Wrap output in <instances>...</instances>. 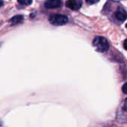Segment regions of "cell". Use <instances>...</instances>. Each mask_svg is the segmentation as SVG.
I'll return each instance as SVG.
<instances>
[{
  "label": "cell",
  "mask_w": 127,
  "mask_h": 127,
  "mask_svg": "<svg viewBox=\"0 0 127 127\" xmlns=\"http://www.w3.org/2000/svg\"><path fill=\"white\" fill-rule=\"evenodd\" d=\"M93 45L99 52H106L109 48L107 39L103 36H96L93 40Z\"/></svg>",
  "instance_id": "6da1fadb"
},
{
  "label": "cell",
  "mask_w": 127,
  "mask_h": 127,
  "mask_svg": "<svg viewBox=\"0 0 127 127\" xmlns=\"http://www.w3.org/2000/svg\"><path fill=\"white\" fill-rule=\"evenodd\" d=\"M68 19L66 16L62 15V14H53L50 16L49 17V22L51 24L56 25V26H60L65 25L68 22Z\"/></svg>",
  "instance_id": "7a4b0ae2"
},
{
  "label": "cell",
  "mask_w": 127,
  "mask_h": 127,
  "mask_svg": "<svg viewBox=\"0 0 127 127\" xmlns=\"http://www.w3.org/2000/svg\"><path fill=\"white\" fill-rule=\"evenodd\" d=\"M65 5L71 10H77L82 7L83 2L81 0H68Z\"/></svg>",
  "instance_id": "3957f363"
},
{
  "label": "cell",
  "mask_w": 127,
  "mask_h": 127,
  "mask_svg": "<svg viewBox=\"0 0 127 127\" xmlns=\"http://www.w3.org/2000/svg\"><path fill=\"white\" fill-rule=\"evenodd\" d=\"M115 16L117 20H118L120 22H124L127 19V13L124 8L119 7L115 11Z\"/></svg>",
  "instance_id": "277c9868"
},
{
  "label": "cell",
  "mask_w": 127,
  "mask_h": 127,
  "mask_svg": "<svg viewBox=\"0 0 127 127\" xmlns=\"http://www.w3.org/2000/svg\"><path fill=\"white\" fill-rule=\"evenodd\" d=\"M62 5L61 0H47L45 3V7L48 9H54L60 7Z\"/></svg>",
  "instance_id": "5b68a950"
},
{
  "label": "cell",
  "mask_w": 127,
  "mask_h": 127,
  "mask_svg": "<svg viewBox=\"0 0 127 127\" xmlns=\"http://www.w3.org/2000/svg\"><path fill=\"white\" fill-rule=\"evenodd\" d=\"M23 19H24L23 16L17 15V16H13V18H11L10 19V24L11 25H16L22 23L23 22Z\"/></svg>",
  "instance_id": "8992f818"
},
{
  "label": "cell",
  "mask_w": 127,
  "mask_h": 127,
  "mask_svg": "<svg viewBox=\"0 0 127 127\" xmlns=\"http://www.w3.org/2000/svg\"><path fill=\"white\" fill-rule=\"evenodd\" d=\"M18 2L22 5H29L31 4L33 0H17Z\"/></svg>",
  "instance_id": "52a82bcc"
},
{
  "label": "cell",
  "mask_w": 127,
  "mask_h": 127,
  "mask_svg": "<svg viewBox=\"0 0 127 127\" xmlns=\"http://www.w3.org/2000/svg\"><path fill=\"white\" fill-rule=\"evenodd\" d=\"M86 2H87L88 4H95V3L98 2L100 0H86Z\"/></svg>",
  "instance_id": "ba28073f"
},
{
  "label": "cell",
  "mask_w": 127,
  "mask_h": 127,
  "mask_svg": "<svg viewBox=\"0 0 127 127\" xmlns=\"http://www.w3.org/2000/svg\"><path fill=\"white\" fill-rule=\"evenodd\" d=\"M122 90H123L124 93H125V94H127V83H126L123 86Z\"/></svg>",
  "instance_id": "9c48e42d"
},
{
  "label": "cell",
  "mask_w": 127,
  "mask_h": 127,
  "mask_svg": "<svg viewBox=\"0 0 127 127\" xmlns=\"http://www.w3.org/2000/svg\"><path fill=\"white\" fill-rule=\"evenodd\" d=\"M124 48L127 50V39H126L125 41H124Z\"/></svg>",
  "instance_id": "30bf717a"
},
{
  "label": "cell",
  "mask_w": 127,
  "mask_h": 127,
  "mask_svg": "<svg viewBox=\"0 0 127 127\" xmlns=\"http://www.w3.org/2000/svg\"><path fill=\"white\" fill-rule=\"evenodd\" d=\"M3 1L2 0H0V7H1V6H3Z\"/></svg>",
  "instance_id": "8fae6325"
},
{
  "label": "cell",
  "mask_w": 127,
  "mask_h": 127,
  "mask_svg": "<svg viewBox=\"0 0 127 127\" xmlns=\"http://www.w3.org/2000/svg\"><path fill=\"white\" fill-rule=\"evenodd\" d=\"M126 27H127V25H126Z\"/></svg>",
  "instance_id": "7c38bea8"
}]
</instances>
